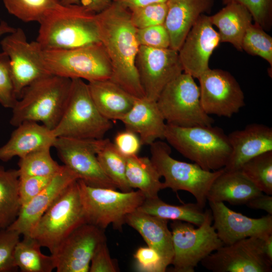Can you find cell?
<instances>
[{
    "label": "cell",
    "mask_w": 272,
    "mask_h": 272,
    "mask_svg": "<svg viewBox=\"0 0 272 272\" xmlns=\"http://www.w3.org/2000/svg\"><path fill=\"white\" fill-rule=\"evenodd\" d=\"M72 82V79L52 75L33 82L12 108L11 124L16 127L26 121L40 122L53 130L65 107Z\"/></svg>",
    "instance_id": "3957f363"
},
{
    "label": "cell",
    "mask_w": 272,
    "mask_h": 272,
    "mask_svg": "<svg viewBox=\"0 0 272 272\" xmlns=\"http://www.w3.org/2000/svg\"><path fill=\"white\" fill-rule=\"evenodd\" d=\"M205 212V220L198 228L181 221L170 223L174 252L172 271L194 272L202 260L224 245L212 225L211 210Z\"/></svg>",
    "instance_id": "30bf717a"
},
{
    "label": "cell",
    "mask_w": 272,
    "mask_h": 272,
    "mask_svg": "<svg viewBox=\"0 0 272 272\" xmlns=\"http://www.w3.org/2000/svg\"><path fill=\"white\" fill-rule=\"evenodd\" d=\"M21 208L18 170L0 166V229L14 222Z\"/></svg>",
    "instance_id": "4dcf8cb0"
},
{
    "label": "cell",
    "mask_w": 272,
    "mask_h": 272,
    "mask_svg": "<svg viewBox=\"0 0 272 272\" xmlns=\"http://www.w3.org/2000/svg\"><path fill=\"white\" fill-rule=\"evenodd\" d=\"M262 239V250L267 258L272 262V234H269Z\"/></svg>",
    "instance_id": "f907efd6"
},
{
    "label": "cell",
    "mask_w": 272,
    "mask_h": 272,
    "mask_svg": "<svg viewBox=\"0 0 272 272\" xmlns=\"http://www.w3.org/2000/svg\"><path fill=\"white\" fill-rule=\"evenodd\" d=\"M203 209L196 202L174 205L157 197L146 198L138 210L162 219L188 222L198 227L205 220Z\"/></svg>",
    "instance_id": "f546056e"
},
{
    "label": "cell",
    "mask_w": 272,
    "mask_h": 272,
    "mask_svg": "<svg viewBox=\"0 0 272 272\" xmlns=\"http://www.w3.org/2000/svg\"><path fill=\"white\" fill-rule=\"evenodd\" d=\"M136 35L140 46L154 48H170L169 36L163 24L137 29Z\"/></svg>",
    "instance_id": "b9f144b4"
},
{
    "label": "cell",
    "mask_w": 272,
    "mask_h": 272,
    "mask_svg": "<svg viewBox=\"0 0 272 272\" xmlns=\"http://www.w3.org/2000/svg\"><path fill=\"white\" fill-rule=\"evenodd\" d=\"M11 15L27 23L39 22L44 14L59 4V0H3Z\"/></svg>",
    "instance_id": "d590c367"
},
{
    "label": "cell",
    "mask_w": 272,
    "mask_h": 272,
    "mask_svg": "<svg viewBox=\"0 0 272 272\" xmlns=\"http://www.w3.org/2000/svg\"><path fill=\"white\" fill-rule=\"evenodd\" d=\"M198 79L201 104L207 114L230 118L245 106L243 92L229 72L209 68Z\"/></svg>",
    "instance_id": "9a60e30c"
},
{
    "label": "cell",
    "mask_w": 272,
    "mask_h": 272,
    "mask_svg": "<svg viewBox=\"0 0 272 272\" xmlns=\"http://www.w3.org/2000/svg\"><path fill=\"white\" fill-rule=\"evenodd\" d=\"M125 129L139 137L142 145L164 140L166 126L156 101L144 97L136 98L128 112L121 120Z\"/></svg>",
    "instance_id": "603a6c76"
},
{
    "label": "cell",
    "mask_w": 272,
    "mask_h": 272,
    "mask_svg": "<svg viewBox=\"0 0 272 272\" xmlns=\"http://www.w3.org/2000/svg\"><path fill=\"white\" fill-rule=\"evenodd\" d=\"M38 59L50 75L89 82L110 79L112 69L101 43L67 49H44L35 41Z\"/></svg>",
    "instance_id": "5b68a950"
},
{
    "label": "cell",
    "mask_w": 272,
    "mask_h": 272,
    "mask_svg": "<svg viewBox=\"0 0 272 272\" xmlns=\"http://www.w3.org/2000/svg\"><path fill=\"white\" fill-rule=\"evenodd\" d=\"M135 65L145 97L157 100L166 86L183 73L178 52L140 46Z\"/></svg>",
    "instance_id": "5bb4252c"
},
{
    "label": "cell",
    "mask_w": 272,
    "mask_h": 272,
    "mask_svg": "<svg viewBox=\"0 0 272 272\" xmlns=\"http://www.w3.org/2000/svg\"><path fill=\"white\" fill-rule=\"evenodd\" d=\"M210 17L212 25L219 30L220 42L231 43L237 50L242 51L243 37L253 20L248 9L241 4L230 3Z\"/></svg>",
    "instance_id": "83f0119b"
},
{
    "label": "cell",
    "mask_w": 272,
    "mask_h": 272,
    "mask_svg": "<svg viewBox=\"0 0 272 272\" xmlns=\"http://www.w3.org/2000/svg\"><path fill=\"white\" fill-rule=\"evenodd\" d=\"M240 170L262 192L272 194V151L251 158Z\"/></svg>",
    "instance_id": "e575fe53"
},
{
    "label": "cell",
    "mask_w": 272,
    "mask_h": 272,
    "mask_svg": "<svg viewBox=\"0 0 272 272\" xmlns=\"http://www.w3.org/2000/svg\"><path fill=\"white\" fill-rule=\"evenodd\" d=\"M168 222L138 209L125 219V224L139 233L148 246L159 253L167 266L171 264L174 255L172 233Z\"/></svg>",
    "instance_id": "d4e9b609"
},
{
    "label": "cell",
    "mask_w": 272,
    "mask_h": 272,
    "mask_svg": "<svg viewBox=\"0 0 272 272\" xmlns=\"http://www.w3.org/2000/svg\"><path fill=\"white\" fill-rule=\"evenodd\" d=\"M133 256L140 271L164 272L167 267L159 253L149 246L139 248Z\"/></svg>",
    "instance_id": "7bdbcfd3"
},
{
    "label": "cell",
    "mask_w": 272,
    "mask_h": 272,
    "mask_svg": "<svg viewBox=\"0 0 272 272\" xmlns=\"http://www.w3.org/2000/svg\"><path fill=\"white\" fill-rule=\"evenodd\" d=\"M242 50L258 56L272 67V37L258 25L251 24L247 29L242 41Z\"/></svg>",
    "instance_id": "8d00e7d4"
},
{
    "label": "cell",
    "mask_w": 272,
    "mask_h": 272,
    "mask_svg": "<svg viewBox=\"0 0 272 272\" xmlns=\"http://www.w3.org/2000/svg\"><path fill=\"white\" fill-rule=\"evenodd\" d=\"M231 153L225 171L239 170L251 158L272 151V128L263 124L251 123L228 135Z\"/></svg>",
    "instance_id": "44dd1931"
},
{
    "label": "cell",
    "mask_w": 272,
    "mask_h": 272,
    "mask_svg": "<svg viewBox=\"0 0 272 272\" xmlns=\"http://www.w3.org/2000/svg\"><path fill=\"white\" fill-rule=\"evenodd\" d=\"M167 0H113L129 11L148 4L155 3L166 2Z\"/></svg>",
    "instance_id": "681fc988"
},
{
    "label": "cell",
    "mask_w": 272,
    "mask_h": 272,
    "mask_svg": "<svg viewBox=\"0 0 272 272\" xmlns=\"http://www.w3.org/2000/svg\"><path fill=\"white\" fill-rule=\"evenodd\" d=\"M115 262L111 258L106 241L101 243L95 251L90 262V272L118 271Z\"/></svg>",
    "instance_id": "bcb514c9"
},
{
    "label": "cell",
    "mask_w": 272,
    "mask_h": 272,
    "mask_svg": "<svg viewBox=\"0 0 272 272\" xmlns=\"http://www.w3.org/2000/svg\"><path fill=\"white\" fill-rule=\"evenodd\" d=\"M262 192L239 170L225 171L212 184L207 194L208 201H226L233 205H245Z\"/></svg>",
    "instance_id": "4316f807"
},
{
    "label": "cell",
    "mask_w": 272,
    "mask_h": 272,
    "mask_svg": "<svg viewBox=\"0 0 272 272\" xmlns=\"http://www.w3.org/2000/svg\"><path fill=\"white\" fill-rule=\"evenodd\" d=\"M213 227L225 245L248 237L263 238L272 234V215L251 218L228 208L223 202L209 201Z\"/></svg>",
    "instance_id": "d6986e66"
},
{
    "label": "cell",
    "mask_w": 272,
    "mask_h": 272,
    "mask_svg": "<svg viewBox=\"0 0 272 272\" xmlns=\"http://www.w3.org/2000/svg\"><path fill=\"white\" fill-rule=\"evenodd\" d=\"M51 147H45L20 158L18 169L19 177L54 176L62 169L52 157Z\"/></svg>",
    "instance_id": "836d02e7"
},
{
    "label": "cell",
    "mask_w": 272,
    "mask_h": 272,
    "mask_svg": "<svg viewBox=\"0 0 272 272\" xmlns=\"http://www.w3.org/2000/svg\"><path fill=\"white\" fill-rule=\"evenodd\" d=\"M130 11V20L137 29L164 24L167 6L166 2L155 3L133 9Z\"/></svg>",
    "instance_id": "74e56055"
},
{
    "label": "cell",
    "mask_w": 272,
    "mask_h": 272,
    "mask_svg": "<svg viewBox=\"0 0 272 272\" xmlns=\"http://www.w3.org/2000/svg\"><path fill=\"white\" fill-rule=\"evenodd\" d=\"M63 5H75L82 7L88 11L98 14L108 8L113 0H59Z\"/></svg>",
    "instance_id": "7dc6e473"
},
{
    "label": "cell",
    "mask_w": 272,
    "mask_h": 272,
    "mask_svg": "<svg viewBox=\"0 0 272 272\" xmlns=\"http://www.w3.org/2000/svg\"><path fill=\"white\" fill-rule=\"evenodd\" d=\"M106 139H84L56 138L53 147L63 165L72 170L78 179L94 187L116 189L103 171L97 153Z\"/></svg>",
    "instance_id": "7c38bea8"
},
{
    "label": "cell",
    "mask_w": 272,
    "mask_h": 272,
    "mask_svg": "<svg viewBox=\"0 0 272 272\" xmlns=\"http://www.w3.org/2000/svg\"><path fill=\"white\" fill-rule=\"evenodd\" d=\"M126 178L131 189H138L146 198L158 196L164 189L161 176L150 158L138 155L126 158Z\"/></svg>",
    "instance_id": "f1b7e54d"
},
{
    "label": "cell",
    "mask_w": 272,
    "mask_h": 272,
    "mask_svg": "<svg viewBox=\"0 0 272 272\" xmlns=\"http://www.w3.org/2000/svg\"><path fill=\"white\" fill-rule=\"evenodd\" d=\"M87 84L99 111L110 120L121 121L137 98L110 79L93 81Z\"/></svg>",
    "instance_id": "484cf974"
},
{
    "label": "cell",
    "mask_w": 272,
    "mask_h": 272,
    "mask_svg": "<svg viewBox=\"0 0 272 272\" xmlns=\"http://www.w3.org/2000/svg\"><path fill=\"white\" fill-rule=\"evenodd\" d=\"M113 144L117 150L126 158L138 155L142 146L138 135L126 129L117 133Z\"/></svg>",
    "instance_id": "f6af8a7d"
},
{
    "label": "cell",
    "mask_w": 272,
    "mask_h": 272,
    "mask_svg": "<svg viewBox=\"0 0 272 272\" xmlns=\"http://www.w3.org/2000/svg\"><path fill=\"white\" fill-rule=\"evenodd\" d=\"M226 5L237 3L245 7L251 13L254 23L269 31L272 26V0H221Z\"/></svg>",
    "instance_id": "ab89813d"
},
{
    "label": "cell",
    "mask_w": 272,
    "mask_h": 272,
    "mask_svg": "<svg viewBox=\"0 0 272 272\" xmlns=\"http://www.w3.org/2000/svg\"><path fill=\"white\" fill-rule=\"evenodd\" d=\"M261 238L251 237L224 245L200 262L213 272H271Z\"/></svg>",
    "instance_id": "4fadbf2b"
},
{
    "label": "cell",
    "mask_w": 272,
    "mask_h": 272,
    "mask_svg": "<svg viewBox=\"0 0 272 272\" xmlns=\"http://www.w3.org/2000/svg\"><path fill=\"white\" fill-rule=\"evenodd\" d=\"M248 207L265 211L272 215V196L263 193L254 197L245 204Z\"/></svg>",
    "instance_id": "c3c4849f"
},
{
    "label": "cell",
    "mask_w": 272,
    "mask_h": 272,
    "mask_svg": "<svg viewBox=\"0 0 272 272\" xmlns=\"http://www.w3.org/2000/svg\"><path fill=\"white\" fill-rule=\"evenodd\" d=\"M106 241L104 230L88 223L81 225L66 238L52 255L56 271H89L95 251Z\"/></svg>",
    "instance_id": "e0dca14e"
},
{
    "label": "cell",
    "mask_w": 272,
    "mask_h": 272,
    "mask_svg": "<svg viewBox=\"0 0 272 272\" xmlns=\"http://www.w3.org/2000/svg\"><path fill=\"white\" fill-rule=\"evenodd\" d=\"M164 22L170 38V48L178 51L199 17L212 10L214 0H167Z\"/></svg>",
    "instance_id": "7402d4cb"
},
{
    "label": "cell",
    "mask_w": 272,
    "mask_h": 272,
    "mask_svg": "<svg viewBox=\"0 0 272 272\" xmlns=\"http://www.w3.org/2000/svg\"><path fill=\"white\" fill-rule=\"evenodd\" d=\"M99 38L112 69L110 80L137 98L145 97L135 65L140 45L130 11L112 2L96 14Z\"/></svg>",
    "instance_id": "6da1fadb"
},
{
    "label": "cell",
    "mask_w": 272,
    "mask_h": 272,
    "mask_svg": "<svg viewBox=\"0 0 272 272\" xmlns=\"http://www.w3.org/2000/svg\"><path fill=\"white\" fill-rule=\"evenodd\" d=\"M21 235L8 228L0 229V272L15 271L17 267L14 258L16 246Z\"/></svg>",
    "instance_id": "f35d334b"
},
{
    "label": "cell",
    "mask_w": 272,
    "mask_h": 272,
    "mask_svg": "<svg viewBox=\"0 0 272 272\" xmlns=\"http://www.w3.org/2000/svg\"><path fill=\"white\" fill-rule=\"evenodd\" d=\"M11 77L8 55L0 52V104L12 109L18 100Z\"/></svg>",
    "instance_id": "60d3db41"
},
{
    "label": "cell",
    "mask_w": 272,
    "mask_h": 272,
    "mask_svg": "<svg viewBox=\"0 0 272 272\" xmlns=\"http://www.w3.org/2000/svg\"><path fill=\"white\" fill-rule=\"evenodd\" d=\"M97 158L103 171L121 191L132 190L126 178V158L116 149L113 143L106 141L97 153Z\"/></svg>",
    "instance_id": "d6a6232c"
},
{
    "label": "cell",
    "mask_w": 272,
    "mask_h": 272,
    "mask_svg": "<svg viewBox=\"0 0 272 272\" xmlns=\"http://www.w3.org/2000/svg\"><path fill=\"white\" fill-rule=\"evenodd\" d=\"M16 28L10 26L6 22L2 21L0 22V36L8 34L14 32Z\"/></svg>",
    "instance_id": "816d5d0a"
},
{
    "label": "cell",
    "mask_w": 272,
    "mask_h": 272,
    "mask_svg": "<svg viewBox=\"0 0 272 272\" xmlns=\"http://www.w3.org/2000/svg\"><path fill=\"white\" fill-rule=\"evenodd\" d=\"M87 223L78 180L71 184L43 214L29 236L54 255L66 238Z\"/></svg>",
    "instance_id": "8992f818"
},
{
    "label": "cell",
    "mask_w": 272,
    "mask_h": 272,
    "mask_svg": "<svg viewBox=\"0 0 272 272\" xmlns=\"http://www.w3.org/2000/svg\"><path fill=\"white\" fill-rule=\"evenodd\" d=\"M77 180V176L63 165L61 171L53 176L43 190L21 207L17 218L7 228L16 231L22 236L30 235L43 214L58 197Z\"/></svg>",
    "instance_id": "ffe728a7"
},
{
    "label": "cell",
    "mask_w": 272,
    "mask_h": 272,
    "mask_svg": "<svg viewBox=\"0 0 272 272\" xmlns=\"http://www.w3.org/2000/svg\"><path fill=\"white\" fill-rule=\"evenodd\" d=\"M164 139L184 157L208 171L223 168L231 153L228 135L212 125L183 127L166 123Z\"/></svg>",
    "instance_id": "277c9868"
},
{
    "label": "cell",
    "mask_w": 272,
    "mask_h": 272,
    "mask_svg": "<svg viewBox=\"0 0 272 272\" xmlns=\"http://www.w3.org/2000/svg\"><path fill=\"white\" fill-rule=\"evenodd\" d=\"M13 131L8 141L0 147V160L7 162L22 158L45 147H53L56 137L52 130L34 121L22 123Z\"/></svg>",
    "instance_id": "cb8c5ba5"
},
{
    "label": "cell",
    "mask_w": 272,
    "mask_h": 272,
    "mask_svg": "<svg viewBox=\"0 0 272 272\" xmlns=\"http://www.w3.org/2000/svg\"><path fill=\"white\" fill-rule=\"evenodd\" d=\"M53 177V176L19 177V193L21 207L43 190L49 184Z\"/></svg>",
    "instance_id": "ee69618b"
},
{
    "label": "cell",
    "mask_w": 272,
    "mask_h": 272,
    "mask_svg": "<svg viewBox=\"0 0 272 272\" xmlns=\"http://www.w3.org/2000/svg\"><path fill=\"white\" fill-rule=\"evenodd\" d=\"M68 99L62 115L52 130L56 138L103 139L112 126L96 106L88 84L80 79H72Z\"/></svg>",
    "instance_id": "52a82bcc"
},
{
    "label": "cell",
    "mask_w": 272,
    "mask_h": 272,
    "mask_svg": "<svg viewBox=\"0 0 272 272\" xmlns=\"http://www.w3.org/2000/svg\"><path fill=\"white\" fill-rule=\"evenodd\" d=\"M150 153L151 160L161 177L164 178V189L188 191L194 196L196 202L204 208L210 188L224 169L208 171L196 163L176 160L171 156L170 145L161 140L150 145Z\"/></svg>",
    "instance_id": "ba28073f"
},
{
    "label": "cell",
    "mask_w": 272,
    "mask_h": 272,
    "mask_svg": "<svg viewBox=\"0 0 272 272\" xmlns=\"http://www.w3.org/2000/svg\"><path fill=\"white\" fill-rule=\"evenodd\" d=\"M36 42L44 49H67L101 43L96 14L81 6L58 4L38 22Z\"/></svg>",
    "instance_id": "7a4b0ae2"
},
{
    "label": "cell",
    "mask_w": 272,
    "mask_h": 272,
    "mask_svg": "<svg viewBox=\"0 0 272 272\" xmlns=\"http://www.w3.org/2000/svg\"><path fill=\"white\" fill-rule=\"evenodd\" d=\"M220 42L219 34L214 28L210 16L201 15L178 51L184 73L198 79L210 68L211 56Z\"/></svg>",
    "instance_id": "ac0fdd59"
},
{
    "label": "cell",
    "mask_w": 272,
    "mask_h": 272,
    "mask_svg": "<svg viewBox=\"0 0 272 272\" xmlns=\"http://www.w3.org/2000/svg\"><path fill=\"white\" fill-rule=\"evenodd\" d=\"M156 103L168 124L189 127L212 125L214 122L202 108L199 86L192 76L185 73L166 86Z\"/></svg>",
    "instance_id": "8fae6325"
},
{
    "label": "cell",
    "mask_w": 272,
    "mask_h": 272,
    "mask_svg": "<svg viewBox=\"0 0 272 272\" xmlns=\"http://www.w3.org/2000/svg\"><path fill=\"white\" fill-rule=\"evenodd\" d=\"M0 44L2 51L9 59L11 77L18 98L27 86L50 75L40 62L35 41L29 42L22 29L16 28L4 37Z\"/></svg>",
    "instance_id": "2e32d148"
},
{
    "label": "cell",
    "mask_w": 272,
    "mask_h": 272,
    "mask_svg": "<svg viewBox=\"0 0 272 272\" xmlns=\"http://www.w3.org/2000/svg\"><path fill=\"white\" fill-rule=\"evenodd\" d=\"M78 183L87 223L103 230L112 224L115 229L121 230L126 216L146 199L139 190L118 191L90 186L79 179Z\"/></svg>",
    "instance_id": "9c48e42d"
},
{
    "label": "cell",
    "mask_w": 272,
    "mask_h": 272,
    "mask_svg": "<svg viewBox=\"0 0 272 272\" xmlns=\"http://www.w3.org/2000/svg\"><path fill=\"white\" fill-rule=\"evenodd\" d=\"M15 250L16 264L23 272H51L55 269L54 256L45 255L41 251V246L29 235L23 236Z\"/></svg>",
    "instance_id": "1f68e13d"
}]
</instances>
